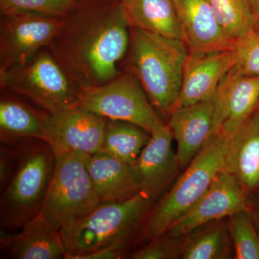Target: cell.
I'll use <instances>...</instances> for the list:
<instances>
[{"label": "cell", "mask_w": 259, "mask_h": 259, "mask_svg": "<svg viewBox=\"0 0 259 259\" xmlns=\"http://www.w3.org/2000/svg\"><path fill=\"white\" fill-rule=\"evenodd\" d=\"M131 28L122 0H78L49 47L80 91L112 81L128 51Z\"/></svg>", "instance_id": "1"}, {"label": "cell", "mask_w": 259, "mask_h": 259, "mask_svg": "<svg viewBox=\"0 0 259 259\" xmlns=\"http://www.w3.org/2000/svg\"><path fill=\"white\" fill-rule=\"evenodd\" d=\"M189 53L184 40L131 27L127 53L128 71L137 76L155 106L166 119L180 96Z\"/></svg>", "instance_id": "2"}, {"label": "cell", "mask_w": 259, "mask_h": 259, "mask_svg": "<svg viewBox=\"0 0 259 259\" xmlns=\"http://www.w3.org/2000/svg\"><path fill=\"white\" fill-rule=\"evenodd\" d=\"M18 163L0 197V226L3 233H15L41 212L56 165L49 143L25 140L18 143Z\"/></svg>", "instance_id": "3"}, {"label": "cell", "mask_w": 259, "mask_h": 259, "mask_svg": "<svg viewBox=\"0 0 259 259\" xmlns=\"http://www.w3.org/2000/svg\"><path fill=\"white\" fill-rule=\"evenodd\" d=\"M154 204L140 192L122 202L100 203L92 212L60 230L65 259L81 255L116 243L131 245Z\"/></svg>", "instance_id": "4"}, {"label": "cell", "mask_w": 259, "mask_h": 259, "mask_svg": "<svg viewBox=\"0 0 259 259\" xmlns=\"http://www.w3.org/2000/svg\"><path fill=\"white\" fill-rule=\"evenodd\" d=\"M228 138L213 134L171 190L153 206L140 230V238L149 241L164 234L197 204L225 168Z\"/></svg>", "instance_id": "5"}, {"label": "cell", "mask_w": 259, "mask_h": 259, "mask_svg": "<svg viewBox=\"0 0 259 259\" xmlns=\"http://www.w3.org/2000/svg\"><path fill=\"white\" fill-rule=\"evenodd\" d=\"M0 83L50 115L77 106L81 93L49 48L38 51L23 66L0 73Z\"/></svg>", "instance_id": "6"}, {"label": "cell", "mask_w": 259, "mask_h": 259, "mask_svg": "<svg viewBox=\"0 0 259 259\" xmlns=\"http://www.w3.org/2000/svg\"><path fill=\"white\" fill-rule=\"evenodd\" d=\"M89 155L56 156V165L40 214L61 230L100 204L88 169Z\"/></svg>", "instance_id": "7"}, {"label": "cell", "mask_w": 259, "mask_h": 259, "mask_svg": "<svg viewBox=\"0 0 259 259\" xmlns=\"http://www.w3.org/2000/svg\"><path fill=\"white\" fill-rule=\"evenodd\" d=\"M146 93L137 76L126 71L109 82L81 91L77 106L107 119L132 122L151 134L162 122Z\"/></svg>", "instance_id": "8"}, {"label": "cell", "mask_w": 259, "mask_h": 259, "mask_svg": "<svg viewBox=\"0 0 259 259\" xmlns=\"http://www.w3.org/2000/svg\"><path fill=\"white\" fill-rule=\"evenodd\" d=\"M64 18L31 13L1 15L0 73L23 66L50 47Z\"/></svg>", "instance_id": "9"}, {"label": "cell", "mask_w": 259, "mask_h": 259, "mask_svg": "<svg viewBox=\"0 0 259 259\" xmlns=\"http://www.w3.org/2000/svg\"><path fill=\"white\" fill-rule=\"evenodd\" d=\"M107 119L79 106L47 115L48 141L56 156L100 151Z\"/></svg>", "instance_id": "10"}, {"label": "cell", "mask_w": 259, "mask_h": 259, "mask_svg": "<svg viewBox=\"0 0 259 259\" xmlns=\"http://www.w3.org/2000/svg\"><path fill=\"white\" fill-rule=\"evenodd\" d=\"M248 206L249 198L236 177L223 169L197 204L165 233L185 237L205 225L246 210Z\"/></svg>", "instance_id": "11"}, {"label": "cell", "mask_w": 259, "mask_h": 259, "mask_svg": "<svg viewBox=\"0 0 259 259\" xmlns=\"http://www.w3.org/2000/svg\"><path fill=\"white\" fill-rule=\"evenodd\" d=\"M173 139L168 125L161 122L153 130L149 142L131 165L140 192L154 202L182 168L172 148Z\"/></svg>", "instance_id": "12"}, {"label": "cell", "mask_w": 259, "mask_h": 259, "mask_svg": "<svg viewBox=\"0 0 259 259\" xmlns=\"http://www.w3.org/2000/svg\"><path fill=\"white\" fill-rule=\"evenodd\" d=\"M214 99V134L229 137L258 108L259 76H242L231 69Z\"/></svg>", "instance_id": "13"}, {"label": "cell", "mask_w": 259, "mask_h": 259, "mask_svg": "<svg viewBox=\"0 0 259 259\" xmlns=\"http://www.w3.org/2000/svg\"><path fill=\"white\" fill-rule=\"evenodd\" d=\"M234 64L231 49L189 53L175 108L212 98L223 77Z\"/></svg>", "instance_id": "14"}, {"label": "cell", "mask_w": 259, "mask_h": 259, "mask_svg": "<svg viewBox=\"0 0 259 259\" xmlns=\"http://www.w3.org/2000/svg\"><path fill=\"white\" fill-rule=\"evenodd\" d=\"M214 113V97L172 110L167 125L177 141V156L182 168H187L212 137Z\"/></svg>", "instance_id": "15"}, {"label": "cell", "mask_w": 259, "mask_h": 259, "mask_svg": "<svg viewBox=\"0 0 259 259\" xmlns=\"http://www.w3.org/2000/svg\"><path fill=\"white\" fill-rule=\"evenodd\" d=\"M248 198L259 196V112L255 110L228 138L225 168Z\"/></svg>", "instance_id": "16"}, {"label": "cell", "mask_w": 259, "mask_h": 259, "mask_svg": "<svg viewBox=\"0 0 259 259\" xmlns=\"http://www.w3.org/2000/svg\"><path fill=\"white\" fill-rule=\"evenodd\" d=\"M4 258H65L66 248L60 230L39 214L17 233H3L0 238Z\"/></svg>", "instance_id": "17"}, {"label": "cell", "mask_w": 259, "mask_h": 259, "mask_svg": "<svg viewBox=\"0 0 259 259\" xmlns=\"http://www.w3.org/2000/svg\"><path fill=\"white\" fill-rule=\"evenodd\" d=\"M190 53L232 49L209 0H173Z\"/></svg>", "instance_id": "18"}, {"label": "cell", "mask_w": 259, "mask_h": 259, "mask_svg": "<svg viewBox=\"0 0 259 259\" xmlns=\"http://www.w3.org/2000/svg\"><path fill=\"white\" fill-rule=\"evenodd\" d=\"M87 164L100 203L125 202L139 193V184L131 165L101 151L89 155Z\"/></svg>", "instance_id": "19"}, {"label": "cell", "mask_w": 259, "mask_h": 259, "mask_svg": "<svg viewBox=\"0 0 259 259\" xmlns=\"http://www.w3.org/2000/svg\"><path fill=\"white\" fill-rule=\"evenodd\" d=\"M49 113H41L28 104L9 95L0 100L1 144H15L29 139L48 141L46 120Z\"/></svg>", "instance_id": "20"}, {"label": "cell", "mask_w": 259, "mask_h": 259, "mask_svg": "<svg viewBox=\"0 0 259 259\" xmlns=\"http://www.w3.org/2000/svg\"><path fill=\"white\" fill-rule=\"evenodd\" d=\"M131 27L184 40L173 0H122Z\"/></svg>", "instance_id": "21"}, {"label": "cell", "mask_w": 259, "mask_h": 259, "mask_svg": "<svg viewBox=\"0 0 259 259\" xmlns=\"http://www.w3.org/2000/svg\"><path fill=\"white\" fill-rule=\"evenodd\" d=\"M228 218L214 221L185 237L182 259L234 258Z\"/></svg>", "instance_id": "22"}, {"label": "cell", "mask_w": 259, "mask_h": 259, "mask_svg": "<svg viewBox=\"0 0 259 259\" xmlns=\"http://www.w3.org/2000/svg\"><path fill=\"white\" fill-rule=\"evenodd\" d=\"M151 136L147 131L132 122L107 119L99 151L132 165Z\"/></svg>", "instance_id": "23"}, {"label": "cell", "mask_w": 259, "mask_h": 259, "mask_svg": "<svg viewBox=\"0 0 259 259\" xmlns=\"http://www.w3.org/2000/svg\"><path fill=\"white\" fill-rule=\"evenodd\" d=\"M227 38L234 44L254 30L255 21L247 0H209Z\"/></svg>", "instance_id": "24"}, {"label": "cell", "mask_w": 259, "mask_h": 259, "mask_svg": "<svg viewBox=\"0 0 259 259\" xmlns=\"http://www.w3.org/2000/svg\"><path fill=\"white\" fill-rule=\"evenodd\" d=\"M234 258L259 259V235L248 209L228 218Z\"/></svg>", "instance_id": "25"}, {"label": "cell", "mask_w": 259, "mask_h": 259, "mask_svg": "<svg viewBox=\"0 0 259 259\" xmlns=\"http://www.w3.org/2000/svg\"><path fill=\"white\" fill-rule=\"evenodd\" d=\"M78 0H0V15L31 13L64 18Z\"/></svg>", "instance_id": "26"}, {"label": "cell", "mask_w": 259, "mask_h": 259, "mask_svg": "<svg viewBox=\"0 0 259 259\" xmlns=\"http://www.w3.org/2000/svg\"><path fill=\"white\" fill-rule=\"evenodd\" d=\"M235 64L232 68L237 74L259 76V33L253 30L238 39L231 49Z\"/></svg>", "instance_id": "27"}, {"label": "cell", "mask_w": 259, "mask_h": 259, "mask_svg": "<svg viewBox=\"0 0 259 259\" xmlns=\"http://www.w3.org/2000/svg\"><path fill=\"white\" fill-rule=\"evenodd\" d=\"M185 237L172 236L164 233L139 249L134 250L132 259H178L182 257Z\"/></svg>", "instance_id": "28"}, {"label": "cell", "mask_w": 259, "mask_h": 259, "mask_svg": "<svg viewBox=\"0 0 259 259\" xmlns=\"http://www.w3.org/2000/svg\"><path fill=\"white\" fill-rule=\"evenodd\" d=\"M18 144H1L0 148V191L4 190L14 173L18 160Z\"/></svg>", "instance_id": "29"}, {"label": "cell", "mask_w": 259, "mask_h": 259, "mask_svg": "<svg viewBox=\"0 0 259 259\" xmlns=\"http://www.w3.org/2000/svg\"><path fill=\"white\" fill-rule=\"evenodd\" d=\"M129 245L116 243L81 255L79 259H119L125 258Z\"/></svg>", "instance_id": "30"}, {"label": "cell", "mask_w": 259, "mask_h": 259, "mask_svg": "<svg viewBox=\"0 0 259 259\" xmlns=\"http://www.w3.org/2000/svg\"><path fill=\"white\" fill-rule=\"evenodd\" d=\"M259 235V196L249 199L248 209Z\"/></svg>", "instance_id": "31"}, {"label": "cell", "mask_w": 259, "mask_h": 259, "mask_svg": "<svg viewBox=\"0 0 259 259\" xmlns=\"http://www.w3.org/2000/svg\"><path fill=\"white\" fill-rule=\"evenodd\" d=\"M247 2L254 18V31L259 33V0H247Z\"/></svg>", "instance_id": "32"}, {"label": "cell", "mask_w": 259, "mask_h": 259, "mask_svg": "<svg viewBox=\"0 0 259 259\" xmlns=\"http://www.w3.org/2000/svg\"><path fill=\"white\" fill-rule=\"evenodd\" d=\"M257 110H258V112H259V105H258V108H257Z\"/></svg>", "instance_id": "33"}]
</instances>
